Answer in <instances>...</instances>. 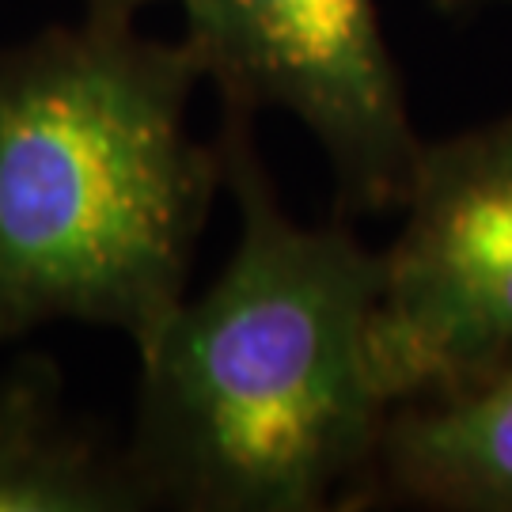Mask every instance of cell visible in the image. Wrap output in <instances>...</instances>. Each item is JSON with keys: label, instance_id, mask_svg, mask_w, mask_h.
I'll return each mask as SVG.
<instances>
[{"label": "cell", "instance_id": "cell-5", "mask_svg": "<svg viewBox=\"0 0 512 512\" xmlns=\"http://www.w3.org/2000/svg\"><path fill=\"white\" fill-rule=\"evenodd\" d=\"M372 490L437 509L512 512V353L471 384L391 406Z\"/></svg>", "mask_w": 512, "mask_h": 512}, {"label": "cell", "instance_id": "cell-1", "mask_svg": "<svg viewBox=\"0 0 512 512\" xmlns=\"http://www.w3.org/2000/svg\"><path fill=\"white\" fill-rule=\"evenodd\" d=\"M220 175L239 243L141 357L129 467L148 501L194 512H319L365 497L391 403L372 365L384 255L346 224H296L228 110Z\"/></svg>", "mask_w": 512, "mask_h": 512}, {"label": "cell", "instance_id": "cell-7", "mask_svg": "<svg viewBox=\"0 0 512 512\" xmlns=\"http://www.w3.org/2000/svg\"><path fill=\"white\" fill-rule=\"evenodd\" d=\"M141 4H152V0H88V12H122V16H133Z\"/></svg>", "mask_w": 512, "mask_h": 512}, {"label": "cell", "instance_id": "cell-4", "mask_svg": "<svg viewBox=\"0 0 512 512\" xmlns=\"http://www.w3.org/2000/svg\"><path fill=\"white\" fill-rule=\"evenodd\" d=\"M186 42L224 107H281L323 145L342 213L403 205L421 141L376 0H183Z\"/></svg>", "mask_w": 512, "mask_h": 512}, {"label": "cell", "instance_id": "cell-3", "mask_svg": "<svg viewBox=\"0 0 512 512\" xmlns=\"http://www.w3.org/2000/svg\"><path fill=\"white\" fill-rule=\"evenodd\" d=\"M403 205L372 311L391 406L456 391L512 353V118L421 145Z\"/></svg>", "mask_w": 512, "mask_h": 512}, {"label": "cell", "instance_id": "cell-6", "mask_svg": "<svg viewBox=\"0 0 512 512\" xmlns=\"http://www.w3.org/2000/svg\"><path fill=\"white\" fill-rule=\"evenodd\" d=\"M152 505L129 456L80 429L61 376L23 357L0 376V512H126Z\"/></svg>", "mask_w": 512, "mask_h": 512}, {"label": "cell", "instance_id": "cell-2", "mask_svg": "<svg viewBox=\"0 0 512 512\" xmlns=\"http://www.w3.org/2000/svg\"><path fill=\"white\" fill-rule=\"evenodd\" d=\"M202 76L122 12L0 50V346L80 319L145 353L179 311L224 183L186 129Z\"/></svg>", "mask_w": 512, "mask_h": 512}, {"label": "cell", "instance_id": "cell-8", "mask_svg": "<svg viewBox=\"0 0 512 512\" xmlns=\"http://www.w3.org/2000/svg\"><path fill=\"white\" fill-rule=\"evenodd\" d=\"M448 8H467V4H478V0H444Z\"/></svg>", "mask_w": 512, "mask_h": 512}]
</instances>
